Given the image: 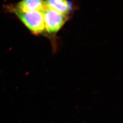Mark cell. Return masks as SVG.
<instances>
[{
    "instance_id": "6da1fadb",
    "label": "cell",
    "mask_w": 123,
    "mask_h": 123,
    "mask_svg": "<svg viewBox=\"0 0 123 123\" xmlns=\"http://www.w3.org/2000/svg\"><path fill=\"white\" fill-rule=\"evenodd\" d=\"M26 28L36 35H40L45 31L43 14L41 11L27 12H13Z\"/></svg>"
},
{
    "instance_id": "7a4b0ae2",
    "label": "cell",
    "mask_w": 123,
    "mask_h": 123,
    "mask_svg": "<svg viewBox=\"0 0 123 123\" xmlns=\"http://www.w3.org/2000/svg\"><path fill=\"white\" fill-rule=\"evenodd\" d=\"M43 14L45 31L54 34L58 32L67 21V15L45 7L42 11Z\"/></svg>"
},
{
    "instance_id": "3957f363",
    "label": "cell",
    "mask_w": 123,
    "mask_h": 123,
    "mask_svg": "<svg viewBox=\"0 0 123 123\" xmlns=\"http://www.w3.org/2000/svg\"><path fill=\"white\" fill-rule=\"evenodd\" d=\"M45 7L44 0H22L14 6L8 8L12 12H27L36 11L42 12Z\"/></svg>"
},
{
    "instance_id": "277c9868",
    "label": "cell",
    "mask_w": 123,
    "mask_h": 123,
    "mask_svg": "<svg viewBox=\"0 0 123 123\" xmlns=\"http://www.w3.org/2000/svg\"><path fill=\"white\" fill-rule=\"evenodd\" d=\"M45 6L65 15L70 13L72 7L68 0H45Z\"/></svg>"
}]
</instances>
